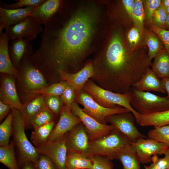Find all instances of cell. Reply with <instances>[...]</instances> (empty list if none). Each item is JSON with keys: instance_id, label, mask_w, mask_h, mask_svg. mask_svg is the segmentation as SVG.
<instances>
[{"instance_id": "cell-17", "label": "cell", "mask_w": 169, "mask_h": 169, "mask_svg": "<svg viewBox=\"0 0 169 169\" xmlns=\"http://www.w3.org/2000/svg\"><path fill=\"white\" fill-rule=\"evenodd\" d=\"M3 74L0 90V100L11 108L19 110L23 105L18 95L14 77L9 75Z\"/></svg>"}, {"instance_id": "cell-21", "label": "cell", "mask_w": 169, "mask_h": 169, "mask_svg": "<svg viewBox=\"0 0 169 169\" xmlns=\"http://www.w3.org/2000/svg\"><path fill=\"white\" fill-rule=\"evenodd\" d=\"M63 0H46L35 8L29 16L35 19L41 25H44L61 8Z\"/></svg>"}, {"instance_id": "cell-26", "label": "cell", "mask_w": 169, "mask_h": 169, "mask_svg": "<svg viewBox=\"0 0 169 169\" xmlns=\"http://www.w3.org/2000/svg\"><path fill=\"white\" fill-rule=\"evenodd\" d=\"M116 159L120 162L123 169H141L140 163L130 143L119 153Z\"/></svg>"}, {"instance_id": "cell-7", "label": "cell", "mask_w": 169, "mask_h": 169, "mask_svg": "<svg viewBox=\"0 0 169 169\" xmlns=\"http://www.w3.org/2000/svg\"><path fill=\"white\" fill-rule=\"evenodd\" d=\"M75 102L83 106L82 110L85 113L104 124H107L106 118L110 115L130 111L120 106L113 108L104 107L83 89L75 91Z\"/></svg>"}, {"instance_id": "cell-45", "label": "cell", "mask_w": 169, "mask_h": 169, "mask_svg": "<svg viewBox=\"0 0 169 169\" xmlns=\"http://www.w3.org/2000/svg\"><path fill=\"white\" fill-rule=\"evenodd\" d=\"M151 163L150 165L144 166V169H167V164L166 158H160L157 155L151 157Z\"/></svg>"}, {"instance_id": "cell-25", "label": "cell", "mask_w": 169, "mask_h": 169, "mask_svg": "<svg viewBox=\"0 0 169 169\" xmlns=\"http://www.w3.org/2000/svg\"><path fill=\"white\" fill-rule=\"evenodd\" d=\"M92 162L90 158L83 154L68 152L66 169H92Z\"/></svg>"}, {"instance_id": "cell-37", "label": "cell", "mask_w": 169, "mask_h": 169, "mask_svg": "<svg viewBox=\"0 0 169 169\" xmlns=\"http://www.w3.org/2000/svg\"><path fill=\"white\" fill-rule=\"evenodd\" d=\"M145 13V20L149 25L152 24V16L156 10L161 5V0H143Z\"/></svg>"}, {"instance_id": "cell-18", "label": "cell", "mask_w": 169, "mask_h": 169, "mask_svg": "<svg viewBox=\"0 0 169 169\" xmlns=\"http://www.w3.org/2000/svg\"><path fill=\"white\" fill-rule=\"evenodd\" d=\"M35 8L7 9L0 7V33L3 29L5 31L10 27L19 23L29 16Z\"/></svg>"}, {"instance_id": "cell-14", "label": "cell", "mask_w": 169, "mask_h": 169, "mask_svg": "<svg viewBox=\"0 0 169 169\" xmlns=\"http://www.w3.org/2000/svg\"><path fill=\"white\" fill-rule=\"evenodd\" d=\"M19 69L26 90H38L47 86L43 74L31 63L28 57L22 60Z\"/></svg>"}, {"instance_id": "cell-40", "label": "cell", "mask_w": 169, "mask_h": 169, "mask_svg": "<svg viewBox=\"0 0 169 169\" xmlns=\"http://www.w3.org/2000/svg\"><path fill=\"white\" fill-rule=\"evenodd\" d=\"M44 103L55 115L60 113L64 104L60 97L58 96H44Z\"/></svg>"}, {"instance_id": "cell-9", "label": "cell", "mask_w": 169, "mask_h": 169, "mask_svg": "<svg viewBox=\"0 0 169 169\" xmlns=\"http://www.w3.org/2000/svg\"><path fill=\"white\" fill-rule=\"evenodd\" d=\"M70 107L73 113L81 120L90 141L103 136L114 129L112 125L101 123L86 114L75 102L71 105Z\"/></svg>"}, {"instance_id": "cell-38", "label": "cell", "mask_w": 169, "mask_h": 169, "mask_svg": "<svg viewBox=\"0 0 169 169\" xmlns=\"http://www.w3.org/2000/svg\"><path fill=\"white\" fill-rule=\"evenodd\" d=\"M46 0H18L12 3H3L1 7L7 9H15L28 7L36 8L44 2Z\"/></svg>"}, {"instance_id": "cell-34", "label": "cell", "mask_w": 169, "mask_h": 169, "mask_svg": "<svg viewBox=\"0 0 169 169\" xmlns=\"http://www.w3.org/2000/svg\"><path fill=\"white\" fill-rule=\"evenodd\" d=\"M55 114L44 105L33 118L31 123L33 129L45 124L54 121Z\"/></svg>"}, {"instance_id": "cell-47", "label": "cell", "mask_w": 169, "mask_h": 169, "mask_svg": "<svg viewBox=\"0 0 169 169\" xmlns=\"http://www.w3.org/2000/svg\"><path fill=\"white\" fill-rule=\"evenodd\" d=\"M162 87L169 99V77L161 79Z\"/></svg>"}, {"instance_id": "cell-4", "label": "cell", "mask_w": 169, "mask_h": 169, "mask_svg": "<svg viewBox=\"0 0 169 169\" xmlns=\"http://www.w3.org/2000/svg\"><path fill=\"white\" fill-rule=\"evenodd\" d=\"M83 90L104 107L113 108L121 106L131 112L136 120L139 116L140 114L132 107L130 104L128 93H119L106 90L99 86L91 79L85 83Z\"/></svg>"}, {"instance_id": "cell-19", "label": "cell", "mask_w": 169, "mask_h": 169, "mask_svg": "<svg viewBox=\"0 0 169 169\" xmlns=\"http://www.w3.org/2000/svg\"><path fill=\"white\" fill-rule=\"evenodd\" d=\"M30 41L22 38L12 40L9 51L12 62L18 69H20L22 60L33 53V47Z\"/></svg>"}, {"instance_id": "cell-50", "label": "cell", "mask_w": 169, "mask_h": 169, "mask_svg": "<svg viewBox=\"0 0 169 169\" xmlns=\"http://www.w3.org/2000/svg\"><path fill=\"white\" fill-rule=\"evenodd\" d=\"M162 3L166 8L169 7V0H164L162 1Z\"/></svg>"}, {"instance_id": "cell-6", "label": "cell", "mask_w": 169, "mask_h": 169, "mask_svg": "<svg viewBox=\"0 0 169 169\" xmlns=\"http://www.w3.org/2000/svg\"><path fill=\"white\" fill-rule=\"evenodd\" d=\"M130 104L140 115H144L169 110V99L148 91L138 90L132 87L128 92Z\"/></svg>"}, {"instance_id": "cell-32", "label": "cell", "mask_w": 169, "mask_h": 169, "mask_svg": "<svg viewBox=\"0 0 169 169\" xmlns=\"http://www.w3.org/2000/svg\"><path fill=\"white\" fill-rule=\"evenodd\" d=\"M145 17L142 1L141 0H134L132 20L133 22L134 25L139 30L143 36L144 29Z\"/></svg>"}, {"instance_id": "cell-24", "label": "cell", "mask_w": 169, "mask_h": 169, "mask_svg": "<svg viewBox=\"0 0 169 169\" xmlns=\"http://www.w3.org/2000/svg\"><path fill=\"white\" fill-rule=\"evenodd\" d=\"M151 69L160 79L169 77V54L165 49L161 50L154 59Z\"/></svg>"}, {"instance_id": "cell-31", "label": "cell", "mask_w": 169, "mask_h": 169, "mask_svg": "<svg viewBox=\"0 0 169 169\" xmlns=\"http://www.w3.org/2000/svg\"><path fill=\"white\" fill-rule=\"evenodd\" d=\"M13 115L11 111L0 125V146L8 145L13 132Z\"/></svg>"}, {"instance_id": "cell-35", "label": "cell", "mask_w": 169, "mask_h": 169, "mask_svg": "<svg viewBox=\"0 0 169 169\" xmlns=\"http://www.w3.org/2000/svg\"><path fill=\"white\" fill-rule=\"evenodd\" d=\"M146 121L149 126L154 128L169 124V110L148 114L146 115Z\"/></svg>"}, {"instance_id": "cell-51", "label": "cell", "mask_w": 169, "mask_h": 169, "mask_svg": "<svg viewBox=\"0 0 169 169\" xmlns=\"http://www.w3.org/2000/svg\"><path fill=\"white\" fill-rule=\"evenodd\" d=\"M166 25L169 26V14H167L166 20Z\"/></svg>"}, {"instance_id": "cell-33", "label": "cell", "mask_w": 169, "mask_h": 169, "mask_svg": "<svg viewBox=\"0 0 169 169\" xmlns=\"http://www.w3.org/2000/svg\"><path fill=\"white\" fill-rule=\"evenodd\" d=\"M125 37L127 44L131 50H134L145 44L144 36L134 25L125 32Z\"/></svg>"}, {"instance_id": "cell-46", "label": "cell", "mask_w": 169, "mask_h": 169, "mask_svg": "<svg viewBox=\"0 0 169 169\" xmlns=\"http://www.w3.org/2000/svg\"><path fill=\"white\" fill-rule=\"evenodd\" d=\"M11 107L8 105L0 101V121L1 122L3 119L8 114Z\"/></svg>"}, {"instance_id": "cell-3", "label": "cell", "mask_w": 169, "mask_h": 169, "mask_svg": "<svg viewBox=\"0 0 169 169\" xmlns=\"http://www.w3.org/2000/svg\"><path fill=\"white\" fill-rule=\"evenodd\" d=\"M131 142L115 128L106 135L90 140L89 157L98 156L116 159L119 153Z\"/></svg>"}, {"instance_id": "cell-29", "label": "cell", "mask_w": 169, "mask_h": 169, "mask_svg": "<svg viewBox=\"0 0 169 169\" xmlns=\"http://www.w3.org/2000/svg\"><path fill=\"white\" fill-rule=\"evenodd\" d=\"M144 38L145 44L148 47L147 54L151 61L162 49L161 40L154 33L144 28Z\"/></svg>"}, {"instance_id": "cell-49", "label": "cell", "mask_w": 169, "mask_h": 169, "mask_svg": "<svg viewBox=\"0 0 169 169\" xmlns=\"http://www.w3.org/2000/svg\"><path fill=\"white\" fill-rule=\"evenodd\" d=\"M164 157L166 158L167 164V169H169V147L164 154Z\"/></svg>"}, {"instance_id": "cell-1", "label": "cell", "mask_w": 169, "mask_h": 169, "mask_svg": "<svg viewBox=\"0 0 169 169\" xmlns=\"http://www.w3.org/2000/svg\"><path fill=\"white\" fill-rule=\"evenodd\" d=\"M63 0L59 11L44 25L39 47L28 57L43 73H74L96 49L102 35V6L100 0Z\"/></svg>"}, {"instance_id": "cell-22", "label": "cell", "mask_w": 169, "mask_h": 169, "mask_svg": "<svg viewBox=\"0 0 169 169\" xmlns=\"http://www.w3.org/2000/svg\"><path fill=\"white\" fill-rule=\"evenodd\" d=\"M133 87L141 91H152L162 93L166 92L162 87L161 79L150 68L145 71Z\"/></svg>"}, {"instance_id": "cell-36", "label": "cell", "mask_w": 169, "mask_h": 169, "mask_svg": "<svg viewBox=\"0 0 169 169\" xmlns=\"http://www.w3.org/2000/svg\"><path fill=\"white\" fill-rule=\"evenodd\" d=\"M147 136L149 139L164 143L169 147V124L150 130Z\"/></svg>"}, {"instance_id": "cell-16", "label": "cell", "mask_w": 169, "mask_h": 169, "mask_svg": "<svg viewBox=\"0 0 169 169\" xmlns=\"http://www.w3.org/2000/svg\"><path fill=\"white\" fill-rule=\"evenodd\" d=\"M90 141L84 127L81 123L67 135L66 145L68 152L80 153L88 156Z\"/></svg>"}, {"instance_id": "cell-5", "label": "cell", "mask_w": 169, "mask_h": 169, "mask_svg": "<svg viewBox=\"0 0 169 169\" xmlns=\"http://www.w3.org/2000/svg\"><path fill=\"white\" fill-rule=\"evenodd\" d=\"M11 111L13 115L12 135L13 141L19 152V165L21 166L27 161L34 163L40 154L36 148L31 143L27 137L24 124L19 110L11 108Z\"/></svg>"}, {"instance_id": "cell-20", "label": "cell", "mask_w": 169, "mask_h": 169, "mask_svg": "<svg viewBox=\"0 0 169 169\" xmlns=\"http://www.w3.org/2000/svg\"><path fill=\"white\" fill-rule=\"evenodd\" d=\"M9 38L7 34L0 33V72L19 78L20 72L13 65L9 51Z\"/></svg>"}, {"instance_id": "cell-41", "label": "cell", "mask_w": 169, "mask_h": 169, "mask_svg": "<svg viewBox=\"0 0 169 169\" xmlns=\"http://www.w3.org/2000/svg\"><path fill=\"white\" fill-rule=\"evenodd\" d=\"M89 157L92 162V169H113L112 160L107 157L98 156Z\"/></svg>"}, {"instance_id": "cell-42", "label": "cell", "mask_w": 169, "mask_h": 169, "mask_svg": "<svg viewBox=\"0 0 169 169\" xmlns=\"http://www.w3.org/2000/svg\"><path fill=\"white\" fill-rule=\"evenodd\" d=\"M149 26L150 30L158 36L169 54V30L158 28L152 24Z\"/></svg>"}, {"instance_id": "cell-28", "label": "cell", "mask_w": 169, "mask_h": 169, "mask_svg": "<svg viewBox=\"0 0 169 169\" xmlns=\"http://www.w3.org/2000/svg\"><path fill=\"white\" fill-rule=\"evenodd\" d=\"M55 124L53 121L33 129L30 136V140L36 147L45 144L53 130Z\"/></svg>"}, {"instance_id": "cell-48", "label": "cell", "mask_w": 169, "mask_h": 169, "mask_svg": "<svg viewBox=\"0 0 169 169\" xmlns=\"http://www.w3.org/2000/svg\"><path fill=\"white\" fill-rule=\"evenodd\" d=\"M21 167V169H36L34 163L30 161H27L24 163Z\"/></svg>"}, {"instance_id": "cell-30", "label": "cell", "mask_w": 169, "mask_h": 169, "mask_svg": "<svg viewBox=\"0 0 169 169\" xmlns=\"http://www.w3.org/2000/svg\"><path fill=\"white\" fill-rule=\"evenodd\" d=\"M68 85L67 82L62 80L38 90H26V92L33 94H41L44 96H60Z\"/></svg>"}, {"instance_id": "cell-11", "label": "cell", "mask_w": 169, "mask_h": 169, "mask_svg": "<svg viewBox=\"0 0 169 169\" xmlns=\"http://www.w3.org/2000/svg\"><path fill=\"white\" fill-rule=\"evenodd\" d=\"M130 144L142 164L151 162L153 155L164 154L168 147L164 143L149 138H141Z\"/></svg>"}, {"instance_id": "cell-13", "label": "cell", "mask_w": 169, "mask_h": 169, "mask_svg": "<svg viewBox=\"0 0 169 169\" xmlns=\"http://www.w3.org/2000/svg\"><path fill=\"white\" fill-rule=\"evenodd\" d=\"M59 119L47 141L52 142L64 136L81 123L80 119L72 111L70 106L63 104Z\"/></svg>"}, {"instance_id": "cell-27", "label": "cell", "mask_w": 169, "mask_h": 169, "mask_svg": "<svg viewBox=\"0 0 169 169\" xmlns=\"http://www.w3.org/2000/svg\"><path fill=\"white\" fill-rule=\"evenodd\" d=\"M15 146L12 140L8 145L0 147V162L9 169H20L15 156Z\"/></svg>"}, {"instance_id": "cell-43", "label": "cell", "mask_w": 169, "mask_h": 169, "mask_svg": "<svg viewBox=\"0 0 169 169\" xmlns=\"http://www.w3.org/2000/svg\"><path fill=\"white\" fill-rule=\"evenodd\" d=\"M34 164L36 169H57L52 161L47 156L42 154L39 155Z\"/></svg>"}, {"instance_id": "cell-12", "label": "cell", "mask_w": 169, "mask_h": 169, "mask_svg": "<svg viewBox=\"0 0 169 169\" xmlns=\"http://www.w3.org/2000/svg\"><path fill=\"white\" fill-rule=\"evenodd\" d=\"M43 29L42 25L35 19L29 16L9 27L5 32L9 40L22 38L30 41L35 39L38 34L42 33Z\"/></svg>"}, {"instance_id": "cell-2", "label": "cell", "mask_w": 169, "mask_h": 169, "mask_svg": "<svg viewBox=\"0 0 169 169\" xmlns=\"http://www.w3.org/2000/svg\"><path fill=\"white\" fill-rule=\"evenodd\" d=\"M109 28L93 59L94 74L90 79L100 87L115 93H128L152 62L145 44L129 48L124 28L110 21Z\"/></svg>"}, {"instance_id": "cell-15", "label": "cell", "mask_w": 169, "mask_h": 169, "mask_svg": "<svg viewBox=\"0 0 169 169\" xmlns=\"http://www.w3.org/2000/svg\"><path fill=\"white\" fill-rule=\"evenodd\" d=\"M94 68L92 59L86 60L83 67L74 73L59 70L58 76L61 81H64L73 87L75 91L83 89L84 84L93 76Z\"/></svg>"}, {"instance_id": "cell-52", "label": "cell", "mask_w": 169, "mask_h": 169, "mask_svg": "<svg viewBox=\"0 0 169 169\" xmlns=\"http://www.w3.org/2000/svg\"><path fill=\"white\" fill-rule=\"evenodd\" d=\"M166 8L167 14H169V7Z\"/></svg>"}, {"instance_id": "cell-39", "label": "cell", "mask_w": 169, "mask_h": 169, "mask_svg": "<svg viewBox=\"0 0 169 169\" xmlns=\"http://www.w3.org/2000/svg\"><path fill=\"white\" fill-rule=\"evenodd\" d=\"M167 14L166 8L161 3L153 13L152 24L158 28L164 29Z\"/></svg>"}, {"instance_id": "cell-44", "label": "cell", "mask_w": 169, "mask_h": 169, "mask_svg": "<svg viewBox=\"0 0 169 169\" xmlns=\"http://www.w3.org/2000/svg\"><path fill=\"white\" fill-rule=\"evenodd\" d=\"M60 97L64 104L70 106L75 102V90L73 87L68 84Z\"/></svg>"}, {"instance_id": "cell-8", "label": "cell", "mask_w": 169, "mask_h": 169, "mask_svg": "<svg viewBox=\"0 0 169 169\" xmlns=\"http://www.w3.org/2000/svg\"><path fill=\"white\" fill-rule=\"evenodd\" d=\"M106 121L131 142H135L141 138H147L136 126L135 118L130 111L110 115L106 117Z\"/></svg>"}, {"instance_id": "cell-23", "label": "cell", "mask_w": 169, "mask_h": 169, "mask_svg": "<svg viewBox=\"0 0 169 169\" xmlns=\"http://www.w3.org/2000/svg\"><path fill=\"white\" fill-rule=\"evenodd\" d=\"M44 96L39 95L23 105L19 110L24 124L25 129L32 127V120L44 105Z\"/></svg>"}, {"instance_id": "cell-10", "label": "cell", "mask_w": 169, "mask_h": 169, "mask_svg": "<svg viewBox=\"0 0 169 169\" xmlns=\"http://www.w3.org/2000/svg\"><path fill=\"white\" fill-rule=\"evenodd\" d=\"M67 135L54 141H47L36 147L39 154L47 156L52 161L57 169H66L68 153L66 145Z\"/></svg>"}]
</instances>
